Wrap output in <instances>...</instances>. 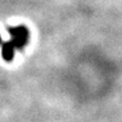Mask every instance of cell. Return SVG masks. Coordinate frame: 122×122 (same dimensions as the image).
Wrapping results in <instances>:
<instances>
[{
    "mask_svg": "<svg viewBox=\"0 0 122 122\" xmlns=\"http://www.w3.org/2000/svg\"><path fill=\"white\" fill-rule=\"evenodd\" d=\"M0 43H1V36H0Z\"/></svg>",
    "mask_w": 122,
    "mask_h": 122,
    "instance_id": "3",
    "label": "cell"
},
{
    "mask_svg": "<svg viewBox=\"0 0 122 122\" xmlns=\"http://www.w3.org/2000/svg\"><path fill=\"white\" fill-rule=\"evenodd\" d=\"M15 50H16V48L14 46V44L10 41L4 43L2 44V48H1L2 59L5 61H7V62H10L14 59V57H15Z\"/></svg>",
    "mask_w": 122,
    "mask_h": 122,
    "instance_id": "2",
    "label": "cell"
},
{
    "mask_svg": "<svg viewBox=\"0 0 122 122\" xmlns=\"http://www.w3.org/2000/svg\"><path fill=\"white\" fill-rule=\"evenodd\" d=\"M9 34L11 36L10 42L14 44V46L16 49H23L27 44L30 33H28V30L25 26L10 27Z\"/></svg>",
    "mask_w": 122,
    "mask_h": 122,
    "instance_id": "1",
    "label": "cell"
}]
</instances>
